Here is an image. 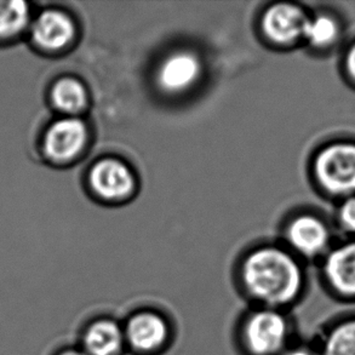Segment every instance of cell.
I'll return each instance as SVG.
<instances>
[{
	"label": "cell",
	"instance_id": "1",
	"mask_svg": "<svg viewBox=\"0 0 355 355\" xmlns=\"http://www.w3.org/2000/svg\"><path fill=\"white\" fill-rule=\"evenodd\" d=\"M248 293L269 307L293 303L304 288L300 264L282 250L262 249L250 254L243 268Z\"/></svg>",
	"mask_w": 355,
	"mask_h": 355
},
{
	"label": "cell",
	"instance_id": "2",
	"mask_svg": "<svg viewBox=\"0 0 355 355\" xmlns=\"http://www.w3.org/2000/svg\"><path fill=\"white\" fill-rule=\"evenodd\" d=\"M315 176L322 187L337 197L355 196V144H329L318 154Z\"/></svg>",
	"mask_w": 355,
	"mask_h": 355
},
{
	"label": "cell",
	"instance_id": "3",
	"mask_svg": "<svg viewBox=\"0 0 355 355\" xmlns=\"http://www.w3.org/2000/svg\"><path fill=\"white\" fill-rule=\"evenodd\" d=\"M243 338L252 355L280 354L288 342V319L274 309L252 313L245 322Z\"/></svg>",
	"mask_w": 355,
	"mask_h": 355
},
{
	"label": "cell",
	"instance_id": "4",
	"mask_svg": "<svg viewBox=\"0 0 355 355\" xmlns=\"http://www.w3.org/2000/svg\"><path fill=\"white\" fill-rule=\"evenodd\" d=\"M322 278L337 300L355 303V241L338 245L327 252L322 263Z\"/></svg>",
	"mask_w": 355,
	"mask_h": 355
},
{
	"label": "cell",
	"instance_id": "5",
	"mask_svg": "<svg viewBox=\"0 0 355 355\" xmlns=\"http://www.w3.org/2000/svg\"><path fill=\"white\" fill-rule=\"evenodd\" d=\"M125 343L142 353L158 351L168 342V322L154 312L136 313L130 318L124 329Z\"/></svg>",
	"mask_w": 355,
	"mask_h": 355
},
{
	"label": "cell",
	"instance_id": "6",
	"mask_svg": "<svg viewBox=\"0 0 355 355\" xmlns=\"http://www.w3.org/2000/svg\"><path fill=\"white\" fill-rule=\"evenodd\" d=\"M87 139V128L77 118H63L49 126L43 148L49 158L64 162L77 155Z\"/></svg>",
	"mask_w": 355,
	"mask_h": 355
},
{
	"label": "cell",
	"instance_id": "7",
	"mask_svg": "<svg viewBox=\"0 0 355 355\" xmlns=\"http://www.w3.org/2000/svg\"><path fill=\"white\" fill-rule=\"evenodd\" d=\"M34 43L44 50H60L73 38L74 26L67 15L56 9L44 10L29 24Z\"/></svg>",
	"mask_w": 355,
	"mask_h": 355
},
{
	"label": "cell",
	"instance_id": "8",
	"mask_svg": "<svg viewBox=\"0 0 355 355\" xmlns=\"http://www.w3.org/2000/svg\"><path fill=\"white\" fill-rule=\"evenodd\" d=\"M125 345L124 330L111 319H98L83 332L82 349L87 355H119Z\"/></svg>",
	"mask_w": 355,
	"mask_h": 355
},
{
	"label": "cell",
	"instance_id": "9",
	"mask_svg": "<svg viewBox=\"0 0 355 355\" xmlns=\"http://www.w3.org/2000/svg\"><path fill=\"white\" fill-rule=\"evenodd\" d=\"M307 19L302 10L293 5H275L264 16V31L278 43H290L303 35Z\"/></svg>",
	"mask_w": 355,
	"mask_h": 355
},
{
	"label": "cell",
	"instance_id": "10",
	"mask_svg": "<svg viewBox=\"0 0 355 355\" xmlns=\"http://www.w3.org/2000/svg\"><path fill=\"white\" fill-rule=\"evenodd\" d=\"M288 239L298 252L314 257L327 251L330 233L325 223L317 217L301 216L290 226Z\"/></svg>",
	"mask_w": 355,
	"mask_h": 355
},
{
	"label": "cell",
	"instance_id": "11",
	"mask_svg": "<svg viewBox=\"0 0 355 355\" xmlns=\"http://www.w3.org/2000/svg\"><path fill=\"white\" fill-rule=\"evenodd\" d=\"M90 182L102 197L116 199L131 191L134 180L124 164L116 160H103L92 168Z\"/></svg>",
	"mask_w": 355,
	"mask_h": 355
},
{
	"label": "cell",
	"instance_id": "12",
	"mask_svg": "<svg viewBox=\"0 0 355 355\" xmlns=\"http://www.w3.org/2000/svg\"><path fill=\"white\" fill-rule=\"evenodd\" d=\"M200 64L197 58L188 53H176L164 61L159 69L158 82L164 90L181 92L197 80Z\"/></svg>",
	"mask_w": 355,
	"mask_h": 355
},
{
	"label": "cell",
	"instance_id": "13",
	"mask_svg": "<svg viewBox=\"0 0 355 355\" xmlns=\"http://www.w3.org/2000/svg\"><path fill=\"white\" fill-rule=\"evenodd\" d=\"M318 351L320 355H355V314L332 322Z\"/></svg>",
	"mask_w": 355,
	"mask_h": 355
},
{
	"label": "cell",
	"instance_id": "14",
	"mask_svg": "<svg viewBox=\"0 0 355 355\" xmlns=\"http://www.w3.org/2000/svg\"><path fill=\"white\" fill-rule=\"evenodd\" d=\"M32 22L28 3L22 0H0V39L14 38Z\"/></svg>",
	"mask_w": 355,
	"mask_h": 355
},
{
	"label": "cell",
	"instance_id": "15",
	"mask_svg": "<svg viewBox=\"0 0 355 355\" xmlns=\"http://www.w3.org/2000/svg\"><path fill=\"white\" fill-rule=\"evenodd\" d=\"M51 101L60 111L77 113L85 105L87 94L78 80L72 78H63L55 83L51 90Z\"/></svg>",
	"mask_w": 355,
	"mask_h": 355
},
{
	"label": "cell",
	"instance_id": "16",
	"mask_svg": "<svg viewBox=\"0 0 355 355\" xmlns=\"http://www.w3.org/2000/svg\"><path fill=\"white\" fill-rule=\"evenodd\" d=\"M341 27L330 15H318L314 19H308L303 37L315 48L331 46L340 37Z\"/></svg>",
	"mask_w": 355,
	"mask_h": 355
},
{
	"label": "cell",
	"instance_id": "17",
	"mask_svg": "<svg viewBox=\"0 0 355 355\" xmlns=\"http://www.w3.org/2000/svg\"><path fill=\"white\" fill-rule=\"evenodd\" d=\"M338 220L343 231L355 234V196L346 198L340 207Z\"/></svg>",
	"mask_w": 355,
	"mask_h": 355
},
{
	"label": "cell",
	"instance_id": "18",
	"mask_svg": "<svg viewBox=\"0 0 355 355\" xmlns=\"http://www.w3.org/2000/svg\"><path fill=\"white\" fill-rule=\"evenodd\" d=\"M346 72L355 82V43L352 45L346 55Z\"/></svg>",
	"mask_w": 355,
	"mask_h": 355
},
{
	"label": "cell",
	"instance_id": "19",
	"mask_svg": "<svg viewBox=\"0 0 355 355\" xmlns=\"http://www.w3.org/2000/svg\"><path fill=\"white\" fill-rule=\"evenodd\" d=\"M283 355H320V353L317 349H313L309 347H297V348L285 352Z\"/></svg>",
	"mask_w": 355,
	"mask_h": 355
},
{
	"label": "cell",
	"instance_id": "20",
	"mask_svg": "<svg viewBox=\"0 0 355 355\" xmlns=\"http://www.w3.org/2000/svg\"><path fill=\"white\" fill-rule=\"evenodd\" d=\"M55 355H87L80 348H64L58 351Z\"/></svg>",
	"mask_w": 355,
	"mask_h": 355
}]
</instances>
